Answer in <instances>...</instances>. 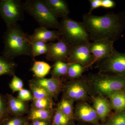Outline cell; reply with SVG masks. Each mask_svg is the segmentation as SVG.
<instances>
[{
    "label": "cell",
    "mask_w": 125,
    "mask_h": 125,
    "mask_svg": "<svg viewBox=\"0 0 125 125\" xmlns=\"http://www.w3.org/2000/svg\"><path fill=\"white\" fill-rule=\"evenodd\" d=\"M10 88L13 93L19 92L23 89V83L22 80L15 75L13 76L11 82L10 83Z\"/></svg>",
    "instance_id": "cell-32"
},
{
    "label": "cell",
    "mask_w": 125,
    "mask_h": 125,
    "mask_svg": "<svg viewBox=\"0 0 125 125\" xmlns=\"http://www.w3.org/2000/svg\"><path fill=\"white\" fill-rule=\"evenodd\" d=\"M114 42L104 39L90 43V51L94 58V64L112 55L114 49Z\"/></svg>",
    "instance_id": "cell-11"
},
{
    "label": "cell",
    "mask_w": 125,
    "mask_h": 125,
    "mask_svg": "<svg viewBox=\"0 0 125 125\" xmlns=\"http://www.w3.org/2000/svg\"><path fill=\"white\" fill-rule=\"evenodd\" d=\"M90 96H104L119 91H125V77L102 73L89 74L85 76Z\"/></svg>",
    "instance_id": "cell-3"
},
{
    "label": "cell",
    "mask_w": 125,
    "mask_h": 125,
    "mask_svg": "<svg viewBox=\"0 0 125 125\" xmlns=\"http://www.w3.org/2000/svg\"><path fill=\"white\" fill-rule=\"evenodd\" d=\"M74 120L83 122L100 125L96 111L85 101L77 102L74 110Z\"/></svg>",
    "instance_id": "cell-12"
},
{
    "label": "cell",
    "mask_w": 125,
    "mask_h": 125,
    "mask_svg": "<svg viewBox=\"0 0 125 125\" xmlns=\"http://www.w3.org/2000/svg\"><path fill=\"white\" fill-rule=\"evenodd\" d=\"M32 47V57L47 54L48 51L47 43L39 41L31 42Z\"/></svg>",
    "instance_id": "cell-30"
},
{
    "label": "cell",
    "mask_w": 125,
    "mask_h": 125,
    "mask_svg": "<svg viewBox=\"0 0 125 125\" xmlns=\"http://www.w3.org/2000/svg\"><path fill=\"white\" fill-rule=\"evenodd\" d=\"M62 96L73 102H87L89 97V88L85 76L70 80L64 83Z\"/></svg>",
    "instance_id": "cell-6"
},
{
    "label": "cell",
    "mask_w": 125,
    "mask_h": 125,
    "mask_svg": "<svg viewBox=\"0 0 125 125\" xmlns=\"http://www.w3.org/2000/svg\"><path fill=\"white\" fill-rule=\"evenodd\" d=\"M96 68L102 73L125 77V53L114 49L111 56L97 62Z\"/></svg>",
    "instance_id": "cell-8"
},
{
    "label": "cell",
    "mask_w": 125,
    "mask_h": 125,
    "mask_svg": "<svg viewBox=\"0 0 125 125\" xmlns=\"http://www.w3.org/2000/svg\"><path fill=\"white\" fill-rule=\"evenodd\" d=\"M25 11L33 18L40 27L58 30L60 22L43 0H26Z\"/></svg>",
    "instance_id": "cell-4"
},
{
    "label": "cell",
    "mask_w": 125,
    "mask_h": 125,
    "mask_svg": "<svg viewBox=\"0 0 125 125\" xmlns=\"http://www.w3.org/2000/svg\"><path fill=\"white\" fill-rule=\"evenodd\" d=\"M93 107L98 116L99 121L105 123L112 109L109 99L104 96H90Z\"/></svg>",
    "instance_id": "cell-14"
},
{
    "label": "cell",
    "mask_w": 125,
    "mask_h": 125,
    "mask_svg": "<svg viewBox=\"0 0 125 125\" xmlns=\"http://www.w3.org/2000/svg\"><path fill=\"white\" fill-rule=\"evenodd\" d=\"M83 20L89 40L93 42L104 39L114 42L125 27V14L122 13L108 12L100 16L86 13L83 15Z\"/></svg>",
    "instance_id": "cell-1"
},
{
    "label": "cell",
    "mask_w": 125,
    "mask_h": 125,
    "mask_svg": "<svg viewBox=\"0 0 125 125\" xmlns=\"http://www.w3.org/2000/svg\"><path fill=\"white\" fill-rule=\"evenodd\" d=\"M48 51L45 56L47 61L68 62L72 45L62 40L55 43H47Z\"/></svg>",
    "instance_id": "cell-10"
},
{
    "label": "cell",
    "mask_w": 125,
    "mask_h": 125,
    "mask_svg": "<svg viewBox=\"0 0 125 125\" xmlns=\"http://www.w3.org/2000/svg\"><path fill=\"white\" fill-rule=\"evenodd\" d=\"M109 99L112 109L115 112L125 111V91L113 92L106 96Z\"/></svg>",
    "instance_id": "cell-19"
},
{
    "label": "cell",
    "mask_w": 125,
    "mask_h": 125,
    "mask_svg": "<svg viewBox=\"0 0 125 125\" xmlns=\"http://www.w3.org/2000/svg\"><path fill=\"white\" fill-rule=\"evenodd\" d=\"M70 63L57 61L55 62L51 73L52 78L60 79L61 77H65L68 71Z\"/></svg>",
    "instance_id": "cell-23"
},
{
    "label": "cell",
    "mask_w": 125,
    "mask_h": 125,
    "mask_svg": "<svg viewBox=\"0 0 125 125\" xmlns=\"http://www.w3.org/2000/svg\"><path fill=\"white\" fill-rule=\"evenodd\" d=\"M104 123L103 125H125V111L111 114Z\"/></svg>",
    "instance_id": "cell-28"
},
{
    "label": "cell",
    "mask_w": 125,
    "mask_h": 125,
    "mask_svg": "<svg viewBox=\"0 0 125 125\" xmlns=\"http://www.w3.org/2000/svg\"><path fill=\"white\" fill-rule=\"evenodd\" d=\"M17 98L23 102H28L32 100L33 96L29 90L23 88L19 92Z\"/></svg>",
    "instance_id": "cell-33"
},
{
    "label": "cell",
    "mask_w": 125,
    "mask_h": 125,
    "mask_svg": "<svg viewBox=\"0 0 125 125\" xmlns=\"http://www.w3.org/2000/svg\"><path fill=\"white\" fill-rule=\"evenodd\" d=\"M51 122L41 120H36L31 121L30 125H51Z\"/></svg>",
    "instance_id": "cell-36"
},
{
    "label": "cell",
    "mask_w": 125,
    "mask_h": 125,
    "mask_svg": "<svg viewBox=\"0 0 125 125\" xmlns=\"http://www.w3.org/2000/svg\"><path fill=\"white\" fill-rule=\"evenodd\" d=\"M9 115L7 97L0 93V120Z\"/></svg>",
    "instance_id": "cell-31"
},
{
    "label": "cell",
    "mask_w": 125,
    "mask_h": 125,
    "mask_svg": "<svg viewBox=\"0 0 125 125\" xmlns=\"http://www.w3.org/2000/svg\"><path fill=\"white\" fill-rule=\"evenodd\" d=\"M57 18L69 16L70 11L67 2L64 0H43Z\"/></svg>",
    "instance_id": "cell-17"
},
{
    "label": "cell",
    "mask_w": 125,
    "mask_h": 125,
    "mask_svg": "<svg viewBox=\"0 0 125 125\" xmlns=\"http://www.w3.org/2000/svg\"><path fill=\"white\" fill-rule=\"evenodd\" d=\"M29 85L32 92L33 99L48 98L53 99L51 95L45 89L40 85L30 82H29Z\"/></svg>",
    "instance_id": "cell-26"
},
{
    "label": "cell",
    "mask_w": 125,
    "mask_h": 125,
    "mask_svg": "<svg viewBox=\"0 0 125 125\" xmlns=\"http://www.w3.org/2000/svg\"><path fill=\"white\" fill-rule=\"evenodd\" d=\"M24 11L20 0H0V16L7 26L23 20Z\"/></svg>",
    "instance_id": "cell-7"
},
{
    "label": "cell",
    "mask_w": 125,
    "mask_h": 125,
    "mask_svg": "<svg viewBox=\"0 0 125 125\" xmlns=\"http://www.w3.org/2000/svg\"><path fill=\"white\" fill-rule=\"evenodd\" d=\"M87 69L79 63H70L65 77L70 80L79 79L82 77V74Z\"/></svg>",
    "instance_id": "cell-24"
},
{
    "label": "cell",
    "mask_w": 125,
    "mask_h": 125,
    "mask_svg": "<svg viewBox=\"0 0 125 125\" xmlns=\"http://www.w3.org/2000/svg\"><path fill=\"white\" fill-rule=\"evenodd\" d=\"M90 8L88 13L92 14V11L94 9L101 7L102 0H89Z\"/></svg>",
    "instance_id": "cell-35"
},
{
    "label": "cell",
    "mask_w": 125,
    "mask_h": 125,
    "mask_svg": "<svg viewBox=\"0 0 125 125\" xmlns=\"http://www.w3.org/2000/svg\"><path fill=\"white\" fill-rule=\"evenodd\" d=\"M29 124H28V125H29Z\"/></svg>",
    "instance_id": "cell-37"
},
{
    "label": "cell",
    "mask_w": 125,
    "mask_h": 125,
    "mask_svg": "<svg viewBox=\"0 0 125 125\" xmlns=\"http://www.w3.org/2000/svg\"><path fill=\"white\" fill-rule=\"evenodd\" d=\"M28 39L31 43L34 41H39L47 43L56 40H62L58 30H49L46 28L40 27L34 29L31 35H28Z\"/></svg>",
    "instance_id": "cell-15"
},
{
    "label": "cell",
    "mask_w": 125,
    "mask_h": 125,
    "mask_svg": "<svg viewBox=\"0 0 125 125\" xmlns=\"http://www.w3.org/2000/svg\"><path fill=\"white\" fill-rule=\"evenodd\" d=\"M90 42L72 46L68 63H77L88 69L94 65L93 56L89 49Z\"/></svg>",
    "instance_id": "cell-9"
},
{
    "label": "cell",
    "mask_w": 125,
    "mask_h": 125,
    "mask_svg": "<svg viewBox=\"0 0 125 125\" xmlns=\"http://www.w3.org/2000/svg\"><path fill=\"white\" fill-rule=\"evenodd\" d=\"M17 66L13 60L9 59L3 55L0 56V76L7 75L13 76L15 75Z\"/></svg>",
    "instance_id": "cell-20"
},
{
    "label": "cell",
    "mask_w": 125,
    "mask_h": 125,
    "mask_svg": "<svg viewBox=\"0 0 125 125\" xmlns=\"http://www.w3.org/2000/svg\"><path fill=\"white\" fill-rule=\"evenodd\" d=\"M56 108L48 109H35L31 107L27 117L29 121L41 120L51 122Z\"/></svg>",
    "instance_id": "cell-18"
},
{
    "label": "cell",
    "mask_w": 125,
    "mask_h": 125,
    "mask_svg": "<svg viewBox=\"0 0 125 125\" xmlns=\"http://www.w3.org/2000/svg\"><path fill=\"white\" fill-rule=\"evenodd\" d=\"M32 101L31 107L35 109H51L54 108L53 106L55 104L53 99H33Z\"/></svg>",
    "instance_id": "cell-29"
},
{
    "label": "cell",
    "mask_w": 125,
    "mask_h": 125,
    "mask_svg": "<svg viewBox=\"0 0 125 125\" xmlns=\"http://www.w3.org/2000/svg\"><path fill=\"white\" fill-rule=\"evenodd\" d=\"M34 61L31 69L34 76L37 78H44L50 72L51 66L45 62Z\"/></svg>",
    "instance_id": "cell-22"
},
{
    "label": "cell",
    "mask_w": 125,
    "mask_h": 125,
    "mask_svg": "<svg viewBox=\"0 0 125 125\" xmlns=\"http://www.w3.org/2000/svg\"><path fill=\"white\" fill-rule=\"evenodd\" d=\"M0 121H1L0 120Z\"/></svg>",
    "instance_id": "cell-38"
},
{
    "label": "cell",
    "mask_w": 125,
    "mask_h": 125,
    "mask_svg": "<svg viewBox=\"0 0 125 125\" xmlns=\"http://www.w3.org/2000/svg\"><path fill=\"white\" fill-rule=\"evenodd\" d=\"M115 6V2L112 0H102L101 7L111 9L114 8Z\"/></svg>",
    "instance_id": "cell-34"
},
{
    "label": "cell",
    "mask_w": 125,
    "mask_h": 125,
    "mask_svg": "<svg viewBox=\"0 0 125 125\" xmlns=\"http://www.w3.org/2000/svg\"><path fill=\"white\" fill-rule=\"evenodd\" d=\"M74 120L56 108L51 125H74Z\"/></svg>",
    "instance_id": "cell-25"
},
{
    "label": "cell",
    "mask_w": 125,
    "mask_h": 125,
    "mask_svg": "<svg viewBox=\"0 0 125 125\" xmlns=\"http://www.w3.org/2000/svg\"><path fill=\"white\" fill-rule=\"evenodd\" d=\"M29 121L27 117L23 116L9 115L1 121L0 125H27L29 124Z\"/></svg>",
    "instance_id": "cell-27"
},
{
    "label": "cell",
    "mask_w": 125,
    "mask_h": 125,
    "mask_svg": "<svg viewBox=\"0 0 125 125\" xmlns=\"http://www.w3.org/2000/svg\"><path fill=\"white\" fill-rule=\"evenodd\" d=\"M9 115L11 116H23L28 113V105L27 102L21 101L11 94H6Z\"/></svg>",
    "instance_id": "cell-16"
},
{
    "label": "cell",
    "mask_w": 125,
    "mask_h": 125,
    "mask_svg": "<svg viewBox=\"0 0 125 125\" xmlns=\"http://www.w3.org/2000/svg\"><path fill=\"white\" fill-rule=\"evenodd\" d=\"M62 40L72 46L89 42V37L83 22L68 17L62 18L57 30Z\"/></svg>",
    "instance_id": "cell-5"
},
{
    "label": "cell",
    "mask_w": 125,
    "mask_h": 125,
    "mask_svg": "<svg viewBox=\"0 0 125 125\" xmlns=\"http://www.w3.org/2000/svg\"><path fill=\"white\" fill-rule=\"evenodd\" d=\"M4 48L2 55L13 60L21 55L32 56L31 43L18 23L7 26L3 36Z\"/></svg>",
    "instance_id": "cell-2"
},
{
    "label": "cell",
    "mask_w": 125,
    "mask_h": 125,
    "mask_svg": "<svg viewBox=\"0 0 125 125\" xmlns=\"http://www.w3.org/2000/svg\"><path fill=\"white\" fill-rule=\"evenodd\" d=\"M29 82L40 85L45 89L52 96V98L57 99L59 94L62 92L64 80L63 79L51 78H39L34 77Z\"/></svg>",
    "instance_id": "cell-13"
},
{
    "label": "cell",
    "mask_w": 125,
    "mask_h": 125,
    "mask_svg": "<svg viewBox=\"0 0 125 125\" xmlns=\"http://www.w3.org/2000/svg\"><path fill=\"white\" fill-rule=\"evenodd\" d=\"M74 102L71 99L62 96V98L57 105L56 108L67 116L74 119Z\"/></svg>",
    "instance_id": "cell-21"
}]
</instances>
